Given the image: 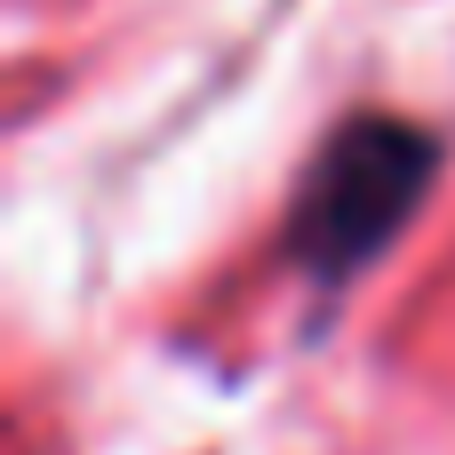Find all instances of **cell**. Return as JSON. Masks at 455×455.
Listing matches in <instances>:
<instances>
[{
	"instance_id": "obj_1",
	"label": "cell",
	"mask_w": 455,
	"mask_h": 455,
	"mask_svg": "<svg viewBox=\"0 0 455 455\" xmlns=\"http://www.w3.org/2000/svg\"><path fill=\"white\" fill-rule=\"evenodd\" d=\"M432 168V144L408 136L400 120H360L328 168L312 176V200H304V256L312 264H360L408 208H416V184Z\"/></svg>"
}]
</instances>
